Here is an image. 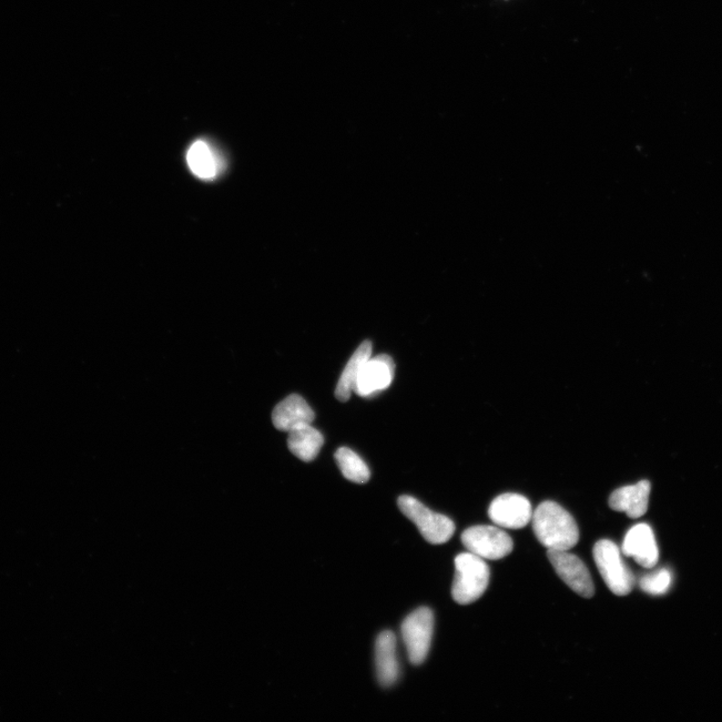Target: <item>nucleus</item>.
<instances>
[{
	"instance_id": "f257e3e1",
	"label": "nucleus",
	"mask_w": 722,
	"mask_h": 722,
	"mask_svg": "<svg viewBox=\"0 0 722 722\" xmlns=\"http://www.w3.org/2000/svg\"><path fill=\"white\" fill-rule=\"evenodd\" d=\"M533 530L548 550L569 551L579 541V530L570 513L552 501L539 505L532 517Z\"/></svg>"
},
{
	"instance_id": "f03ea898",
	"label": "nucleus",
	"mask_w": 722,
	"mask_h": 722,
	"mask_svg": "<svg viewBox=\"0 0 722 722\" xmlns=\"http://www.w3.org/2000/svg\"><path fill=\"white\" fill-rule=\"evenodd\" d=\"M455 565L453 598L457 604H472L484 595L489 586L490 568L485 559L470 552L456 556Z\"/></svg>"
},
{
	"instance_id": "7ed1b4c3",
	"label": "nucleus",
	"mask_w": 722,
	"mask_h": 722,
	"mask_svg": "<svg viewBox=\"0 0 722 722\" xmlns=\"http://www.w3.org/2000/svg\"><path fill=\"white\" fill-rule=\"evenodd\" d=\"M398 505L402 513L418 527L424 540L434 545L451 540L455 526L449 517L430 510L411 496L400 497Z\"/></svg>"
},
{
	"instance_id": "20e7f679",
	"label": "nucleus",
	"mask_w": 722,
	"mask_h": 722,
	"mask_svg": "<svg viewBox=\"0 0 722 722\" xmlns=\"http://www.w3.org/2000/svg\"><path fill=\"white\" fill-rule=\"evenodd\" d=\"M593 555L598 570L610 591L617 596L632 593L635 577L623 562L619 547L612 541L602 540L595 545Z\"/></svg>"
},
{
	"instance_id": "39448f33",
	"label": "nucleus",
	"mask_w": 722,
	"mask_h": 722,
	"mask_svg": "<svg viewBox=\"0 0 722 722\" xmlns=\"http://www.w3.org/2000/svg\"><path fill=\"white\" fill-rule=\"evenodd\" d=\"M434 614L430 608L416 609L404 619L402 635L411 663L420 665L430 653L434 634Z\"/></svg>"
},
{
	"instance_id": "423d86ee",
	"label": "nucleus",
	"mask_w": 722,
	"mask_h": 722,
	"mask_svg": "<svg viewBox=\"0 0 722 722\" xmlns=\"http://www.w3.org/2000/svg\"><path fill=\"white\" fill-rule=\"evenodd\" d=\"M466 550L487 560H500L514 549L512 538L499 527L475 526L462 534Z\"/></svg>"
},
{
	"instance_id": "0eeeda50",
	"label": "nucleus",
	"mask_w": 722,
	"mask_h": 722,
	"mask_svg": "<svg viewBox=\"0 0 722 722\" xmlns=\"http://www.w3.org/2000/svg\"><path fill=\"white\" fill-rule=\"evenodd\" d=\"M547 556L556 573L575 593L584 598L594 596L591 574L581 559L569 551L548 550Z\"/></svg>"
},
{
	"instance_id": "6e6552de",
	"label": "nucleus",
	"mask_w": 722,
	"mask_h": 722,
	"mask_svg": "<svg viewBox=\"0 0 722 722\" xmlns=\"http://www.w3.org/2000/svg\"><path fill=\"white\" fill-rule=\"evenodd\" d=\"M489 517L497 527L517 530L532 521V506L522 495L503 494L492 502Z\"/></svg>"
},
{
	"instance_id": "1a4fd4ad",
	"label": "nucleus",
	"mask_w": 722,
	"mask_h": 722,
	"mask_svg": "<svg viewBox=\"0 0 722 722\" xmlns=\"http://www.w3.org/2000/svg\"><path fill=\"white\" fill-rule=\"evenodd\" d=\"M394 362L390 355L366 361L354 385V393L361 398H370L389 389L394 378Z\"/></svg>"
},
{
	"instance_id": "9d476101",
	"label": "nucleus",
	"mask_w": 722,
	"mask_h": 722,
	"mask_svg": "<svg viewBox=\"0 0 722 722\" xmlns=\"http://www.w3.org/2000/svg\"><path fill=\"white\" fill-rule=\"evenodd\" d=\"M626 557L646 569L656 566L659 551L653 528L647 524H637L626 534L622 549Z\"/></svg>"
},
{
	"instance_id": "9b49d317",
	"label": "nucleus",
	"mask_w": 722,
	"mask_h": 722,
	"mask_svg": "<svg viewBox=\"0 0 722 722\" xmlns=\"http://www.w3.org/2000/svg\"><path fill=\"white\" fill-rule=\"evenodd\" d=\"M315 418L310 405L298 394H291L273 410L272 422L281 432L289 433L302 424H312Z\"/></svg>"
},
{
	"instance_id": "f8f14e48",
	"label": "nucleus",
	"mask_w": 722,
	"mask_h": 722,
	"mask_svg": "<svg viewBox=\"0 0 722 722\" xmlns=\"http://www.w3.org/2000/svg\"><path fill=\"white\" fill-rule=\"evenodd\" d=\"M650 491L648 481L619 487L610 496L609 506L612 510L623 512L633 518L643 517L648 510Z\"/></svg>"
},
{
	"instance_id": "ddd939ff",
	"label": "nucleus",
	"mask_w": 722,
	"mask_h": 722,
	"mask_svg": "<svg viewBox=\"0 0 722 722\" xmlns=\"http://www.w3.org/2000/svg\"><path fill=\"white\" fill-rule=\"evenodd\" d=\"M375 665L382 686L389 687L396 683L400 675V665L396 656V637L392 632H384L376 639Z\"/></svg>"
},
{
	"instance_id": "4468645a",
	"label": "nucleus",
	"mask_w": 722,
	"mask_h": 722,
	"mask_svg": "<svg viewBox=\"0 0 722 722\" xmlns=\"http://www.w3.org/2000/svg\"><path fill=\"white\" fill-rule=\"evenodd\" d=\"M288 434L289 450L298 459L309 463L319 455L324 437L319 431L313 428L312 424L298 426Z\"/></svg>"
},
{
	"instance_id": "2eb2a0df",
	"label": "nucleus",
	"mask_w": 722,
	"mask_h": 722,
	"mask_svg": "<svg viewBox=\"0 0 722 722\" xmlns=\"http://www.w3.org/2000/svg\"><path fill=\"white\" fill-rule=\"evenodd\" d=\"M188 165L193 174L203 180L215 179L221 170V162L207 141L198 140L187 154Z\"/></svg>"
},
{
	"instance_id": "dca6fc26",
	"label": "nucleus",
	"mask_w": 722,
	"mask_h": 722,
	"mask_svg": "<svg viewBox=\"0 0 722 722\" xmlns=\"http://www.w3.org/2000/svg\"><path fill=\"white\" fill-rule=\"evenodd\" d=\"M372 344L369 340L362 342L355 351L352 357L345 366L338 382L335 396L340 402H348L354 391L355 382L366 361L371 358Z\"/></svg>"
},
{
	"instance_id": "f3484780",
	"label": "nucleus",
	"mask_w": 722,
	"mask_h": 722,
	"mask_svg": "<svg viewBox=\"0 0 722 722\" xmlns=\"http://www.w3.org/2000/svg\"><path fill=\"white\" fill-rule=\"evenodd\" d=\"M344 477L353 483L364 484L371 479V471L361 457L349 447H340L334 455Z\"/></svg>"
},
{
	"instance_id": "a211bd4d",
	"label": "nucleus",
	"mask_w": 722,
	"mask_h": 722,
	"mask_svg": "<svg viewBox=\"0 0 722 722\" xmlns=\"http://www.w3.org/2000/svg\"><path fill=\"white\" fill-rule=\"evenodd\" d=\"M673 584V575L667 569L647 574L640 579L639 586L644 592L651 595L665 594Z\"/></svg>"
}]
</instances>
